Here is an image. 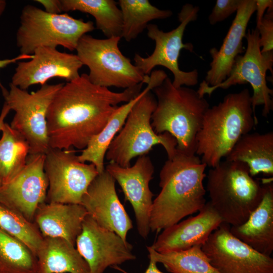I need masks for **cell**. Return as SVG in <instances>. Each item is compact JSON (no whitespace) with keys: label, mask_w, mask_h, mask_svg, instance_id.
Here are the masks:
<instances>
[{"label":"cell","mask_w":273,"mask_h":273,"mask_svg":"<svg viewBox=\"0 0 273 273\" xmlns=\"http://www.w3.org/2000/svg\"><path fill=\"white\" fill-rule=\"evenodd\" d=\"M94 29L91 21L75 19L66 13H48L28 5L21 12L16 44L22 55H33L40 47L59 46L73 51L81 37Z\"/></svg>","instance_id":"cell-6"},{"label":"cell","mask_w":273,"mask_h":273,"mask_svg":"<svg viewBox=\"0 0 273 273\" xmlns=\"http://www.w3.org/2000/svg\"><path fill=\"white\" fill-rule=\"evenodd\" d=\"M33 57V55H26L20 54L19 56L12 58V59H6L3 60H0V69L6 67L9 65L15 63L18 61L23 60V59H31ZM0 88H1L2 92L4 91L6 88L3 85L1 80H0Z\"/></svg>","instance_id":"cell-36"},{"label":"cell","mask_w":273,"mask_h":273,"mask_svg":"<svg viewBox=\"0 0 273 273\" xmlns=\"http://www.w3.org/2000/svg\"><path fill=\"white\" fill-rule=\"evenodd\" d=\"M0 229L25 244L36 256L43 237L34 222L0 205Z\"/></svg>","instance_id":"cell-31"},{"label":"cell","mask_w":273,"mask_h":273,"mask_svg":"<svg viewBox=\"0 0 273 273\" xmlns=\"http://www.w3.org/2000/svg\"><path fill=\"white\" fill-rule=\"evenodd\" d=\"M115 182L106 169L99 173L89 186L81 204L99 225L126 240L133 225L119 199Z\"/></svg>","instance_id":"cell-18"},{"label":"cell","mask_w":273,"mask_h":273,"mask_svg":"<svg viewBox=\"0 0 273 273\" xmlns=\"http://www.w3.org/2000/svg\"><path fill=\"white\" fill-rule=\"evenodd\" d=\"M36 256L37 273H90L75 246L62 238L43 237Z\"/></svg>","instance_id":"cell-24"},{"label":"cell","mask_w":273,"mask_h":273,"mask_svg":"<svg viewBox=\"0 0 273 273\" xmlns=\"http://www.w3.org/2000/svg\"><path fill=\"white\" fill-rule=\"evenodd\" d=\"M9 106L5 103L0 114V131H1L5 123L4 120L10 111ZM1 184L0 181V185Z\"/></svg>","instance_id":"cell-38"},{"label":"cell","mask_w":273,"mask_h":273,"mask_svg":"<svg viewBox=\"0 0 273 273\" xmlns=\"http://www.w3.org/2000/svg\"><path fill=\"white\" fill-rule=\"evenodd\" d=\"M143 84L115 92L93 84L86 73L64 84L47 114L50 148L85 149L107 124L118 104L133 99Z\"/></svg>","instance_id":"cell-1"},{"label":"cell","mask_w":273,"mask_h":273,"mask_svg":"<svg viewBox=\"0 0 273 273\" xmlns=\"http://www.w3.org/2000/svg\"><path fill=\"white\" fill-rule=\"evenodd\" d=\"M35 2L41 4L48 13L56 14L62 12L60 0H36Z\"/></svg>","instance_id":"cell-35"},{"label":"cell","mask_w":273,"mask_h":273,"mask_svg":"<svg viewBox=\"0 0 273 273\" xmlns=\"http://www.w3.org/2000/svg\"><path fill=\"white\" fill-rule=\"evenodd\" d=\"M147 248L148 257L162 264L170 273H220L211 264L201 246L165 253L156 251L151 246Z\"/></svg>","instance_id":"cell-29"},{"label":"cell","mask_w":273,"mask_h":273,"mask_svg":"<svg viewBox=\"0 0 273 273\" xmlns=\"http://www.w3.org/2000/svg\"><path fill=\"white\" fill-rule=\"evenodd\" d=\"M62 11H78L94 17L96 28L107 38L121 37V11L114 0H60Z\"/></svg>","instance_id":"cell-26"},{"label":"cell","mask_w":273,"mask_h":273,"mask_svg":"<svg viewBox=\"0 0 273 273\" xmlns=\"http://www.w3.org/2000/svg\"><path fill=\"white\" fill-rule=\"evenodd\" d=\"M44 158V154H29L24 168L0 185V205L33 222L38 206L46 202L49 186Z\"/></svg>","instance_id":"cell-14"},{"label":"cell","mask_w":273,"mask_h":273,"mask_svg":"<svg viewBox=\"0 0 273 273\" xmlns=\"http://www.w3.org/2000/svg\"><path fill=\"white\" fill-rule=\"evenodd\" d=\"M87 214L81 204L45 202L38 206L34 222L43 237L62 238L75 246Z\"/></svg>","instance_id":"cell-21"},{"label":"cell","mask_w":273,"mask_h":273,"mask_svg":"<svg viewBox=\"0 0 273 273\" xmlns=\"http://www.w3.org/2000/svg\"><path fill=\"white\" fill-rule=\"evenodd\" d=\"M245 38L247 42L245 53L236 57L228 77L213 86H208L203 80L197 92L201 97L206 94L210 96L217 88L227 89L232 85L248 83L253 89L251 102L254 114L255 115L256 106L262 105V115L267 117L273 107V90L268 87L266 82L267 71L272 75L273 73V52H261L256 28L248 29Z\"/></svg>","instance_id":"cell-10"},{"label":"cell","mask_w":273,"mask_h":273,"mask_svg":"<svg viewBox=\"0 0 273 273\" xmlns=\"http://www.w3.org/2000/svg\"><path fill=\"white\" fill-rule=\"evenodd\" d=\"M121 187L125 199L131 204L139 235L146 239L150 233V218L153 193L149 184L153 179L154 166L147 155L139 156L132 166L121 167L109 162L105 168Z\"/></svg>","instance_id":"cell-16"},{"label":"cell","mask_w":273,"mask_h":273,"mask_svg":"<svg viewBox=\"0 0 273 273\" xmlns=\"http://www.w3.org/2000/svg\"><path fill=\"white\" fill-rule=\"evenodd\" d=\"M0 273H37L35 255L0 229Z\"/></svg>","instance_id":"cell-30"},{"label":"cell","mask_w":273,"mask_h":273,"mask_svg":"<svg viewBox=\"0 0 273 273\" xmlns=\"http://www.w3.org/2000/svg\"><path fill=\"white\" fill-rule=\"evenodd\" d=\"M120 39H99L86 34L79 40L76 55L88 68V77L93 84L126 89L149 82L150 76L144 75L121 53L118 47Z\"/></svg>","instance_id":"cell-8"},{"label":"cell","mask_w":273,"mask_h":273,"mask_svg":"<svg viewBox=\"0 0 273 273\" xmlns=\"http://www.w3.org/2000/svg\"><path fill=\"white\" fill-rule=\"evenodd\" d=\"M149 264L144 273H165L161 271L157 267V262L154 260L153 258L149 257ZM115 269L120 271L123 273H128L124 269L121 268L118 266L113 267Z\"/></svg>","instance_id":"cell-37"},{"label":"cell","mask_w":273,"mask_h":273,"mask_svg":"<svg viewBox=\"0 0 273 273\" xmlns=\"http://www.w3.org/2000/svg\"><path fill=\"white\" fill-rule=\"evenodd\" d=\"M28 61L18 62L11 83L23 90L30 86L42 85L50 79L60 77L67 82L79 76L83 66L77 55L63 53L56 48L40 47Z\"/></svg>","instance_id":"cell-17"},{"label":"cell","mask_w":273,"mask_h":273,"mask_svg":"<svg viewBox=\"0 0 273 273\" xmlns=\"http://www.w3.org/2000/svg\"><path fill=\"white\" fill-rule=\"evenodd\" d=\"M222 223L221 218L207 202L197 215L163 229L151 246L161 253L202 246Z\"/></svg>","instance_id":"cell-19"},{"label":"cell","mask_w":273,"mask_h":273,"mask_svg":"<svg viewBox=\"0 0 273 273\" xmlns=\"http://www.w3.org/2000/svg\"><path fill=\"white\" fill-rule=\"evenodd\" d=\"M199 11L198 7L187 4L183 6L178 14L180 22L175 29L164 32L155 24H148V36L154 40L155 49L147 57H143L138 54L134 57V65L145 75H149L157 66H162L170 70L173 75V85L179 87L196 85L198 82L199 73L195 69L184 71L179 69L178 58L181 50L186 49L191 52L194 50L193 45L190 42L184 43L183 38L188 24L195 21Z\"/></svg>","instance_id":"cell-11"},{"label":"cell","mask_w":273,"mask_h":273,"mask_svg":"<svg viewBox=\"0 0 273 273\" xmlns=\"http://www.w3.org/2000/svg\"><path fill=\"white\" fill-rule=\"evenodd\" d=\"M1 131L0 181L2 184L9 181L24 168L29 155V147L25 139L7 123H4Z\"/></svg>","instance_id":"cell-28"},{"label":"cell","mask_w":273,"mask_h":273,"mask_svg":"<svg viewBox=\"0 0 273 273\" xmlns=\"http://www.w3.org/2000/svg\"><path fill=\"white\" fill-rule=\"evenodd\" d=\"M256 13V27L260 24L266 10L273 8L272 0H255Z\"/></svg>","instance_id":"cell-34"},{"label":"cell","mask_w":273,"mask_h":273,"mask_svg":"<svg viewBox=\"0 0 273 273\" xmlns=\"http://www.w3.org/2000/svg\"><path fill=\"white\" fill-rule=\"evenodd\" d=\"M232 234L257 252L270 256L273 251V186L265 184L262 200L246 221L230 226Z\"/></svg>","instance_id":"cell-22"},{"label":"cell","mask_w":273,"mask_h":273,"mask_svg":"<svg viewBox=\"0 0 273 273\" xmlns=\"http://www.w3.org/2000/svg\"><path fill=\"white\" fill-rule=\"evenodd\" d=\"M7 5V2L5 0H0V17L4 13Z\"/></svg>","instance_id":"cell-39"},{"label":"cell","mask_w":273,"mask_h":273,"mask_svg":"<svg viewBox=\"0 0 273 273\" xmlns=\"http://www.w3.org/2000/svg\"><path fill=\"white\" fill-rule=\"evenodd\" d=\"M75 246L87 263L90 273H104L108 267L136 259L130 243L101 226L88 214L82 223Z\"/></svg>","instance_id":"cell-15"},{"label":"cell","mask_w":273,"mask_h":273,"mask_svg":"<svg viewBox=\"0 0 273 273\" xmlns=\"http://www.w3.org/2000/svg\"><path fill=\"white\" fill-rule=\"evenodd\" d=\"M63 84L46 83L29 93L10 83V89L2 92L5 103L15 112L10 125L27 141L29 155L45 154L50 148L47 114L54 97Z\"/></svg>","instance_id":"cell-9"},{"label":"cell","mask_w":273,"mask_h":273,"mask_svg":"<svg viewBox=\"0 0 273 273\" xmlns=\"http://www.w3.org/2000/svg\"><path fill=\"white\" fill-rule=\"evenodd\" d=\"M257 122L248 89L226 95L206 111L196 136V154L207 166L215 167Z\"/></svg>","instance_id":"cell-3"},{"label":"cell","mask_w":273,"mask_h":273,"mask_svg":"<svg viewBox=\"0 0 273 273\" xmlns=\"http://www.w3.org/2000/svg\"><path fill=\"white\" fill-rule=\"evenodd\" d=\"M118 4L122 18L121 37L127 41L136 38L152 20L166 19L172 15L171 11L160 10L148 0H119Z\"/></svg>","instance_id":"cell-27"},{"label":"cell","mask_w":273,"mask_h":273,"mask_svg":"<svg viewBox=\"0 0 273 273\" xmlns=\"http://www.w3.org/2000/svg\"><path fill=\"white\" fill-rule=\"evenodd\" d=\"M208 202L223 223L230 226L245 222L260 203L265 184L261 186L239 161L225 160L211 167L207 175Z\"/></svg>","instance_id":"cell-5"},{"label":"cell","mask_w":273,"mask_h":273,"mask_svg":"<svg viewBox=\"0 0 273 273\" xmlns=\"http://www.w3.org/2000/svg\"><path fill=\"white\" fill-rule=\"evenodd\" d=\"M242 0H217L208 17L209 23L214 25L236 12Z\"/></svg>","instance_id":"cell-33"},{"label":"cell","mask_w":273,"mask_h":273,"mask_svg":"<svg viewBox=\"0 0 273 273\" xmlns=\"http://www.w3.org/2000/svg\"><path fill=\"white\" fill-rule=\"evenodd\" d=\"M206 167L199 156L177 150L168 158L159 174L161 191L153 201L151 231L159 233L203 208L206 203L203 185Z\"/></svg>","instance_id":"cell-2"},{"label":"cell","mask_w":273,"mask_h":273,"mask_svg":"<svg viewBox=\"0 0 273 273\" xmlns=\"http://www.w3.org/2000/svg\"><path fill=\"white\" fill-rule=\"evenodd\" d=\"M74 148H50L45 154L44 171L49 186L46 202L81 204L99 173L95 166L79 161Z\"/></svg>","instance_id":"cell-12"},{"label":"cell","mask_w":273,"mask_h":273,"mask_svg":"<svg viewBox=\"0 0 273 273\" xmlns=\"http://www.w3.org/2000/svg\"><path fill=\"white\" fill-rule=\"evenodd\" d=\"M157 100L151 123L157 134L168 132L177 142L176 150L196 155V136L209 103L189 87H174L168 77L152 90Z\"/></svg>","instance_id":"cell-4"},{"label":"cell","mask_w":273,"mask_h":273,"mask_svg":"<svg viewBox=\"0 0 273 273\" xmlns=\"http://www.w3.org/2000/svg\"><path fill=\"white\" fill-rule=\"evenodd\" d=\"M255 11V0H242L221 46L218 50L216 48L210 50L212 60L204 80L208 86L220 83L229 75L236 57L244 52L243 39Z\"/></svg>","instance_id":"cell-20"},{"label":"cell","mask_w":273,"mask_h":273,"mask_svg":"<svg viewBox=\"0 0 273 273\" xmlns=\"http://www.w3.org/2000/svg\"><path fill=\"white\" fill-rule=\"evenodd\" d=\"M147 84L145 88L133 99L118 106L103 129L90 140L81 154L78 155L79 161L93 164L99 173L105 169L104 159L107 151L116 133L123 126L131 108L147 90H152L156 86L152 80Z\"/></svg>","instance_id":"cell-25"},{"label":"cell","mask_w":273,"mask_h":273,"mask_svg":"<svg viewBox=\"0 0 273 273\" xmlns=\"http://www.w3.org/2000/svg\"><path fill=\"white\" fill-rule=\"evenodd\" d=\"M226 160L247 164L252 176L273 175V132H249L242 135L225 157Z\"/></svg>","instance_id":"cell-23"},{"label":"cell","mask_w":273,"mask_h":273,"mask_svg":"<svg viewBox=\"0 0 273 273\" xmlns=\"http://www.w3.org/2000/svg\"><path fill=\"white\" fill-rule=\"evenodd\" d=\"M157 105V100L151 90H147L134 104L125 122L110 144L106 154L110 162L127 167L131 160L148 154L157 145L162 146L168 158L176 151L175 139L168 132L156 133L151 123V116Z\"/></svg>","instance_id":"cell-7"},{"label":"cell","mask_w":273,"mask_h":273,"mask_svg":"<svg viewBox=\"0 0 273 273\" xmlns=\"http://www.w3.org/2000/svg\"><path fill=\"white\" fill-rule=\"evenodd\" d=\"M259 34V42L262 53L273 49V8L268 9L264 15L260 25L256 27Z\"/></svg>","instance_id":"cell-32"},{"label":"cell","mask_w":273,"mask_h":273,"mask_svg":"<svg viewBox=\"0 0 273 273\" xmlns=\"http://www.w3.org/2000/svg\"><path fill=\"white\" fill-rule=\"evenodd\" d=\"M222 223L201 248L220 273H273V259L233 236Z\"/></svg>","instance_id":"cell-13"}]
</instances>
